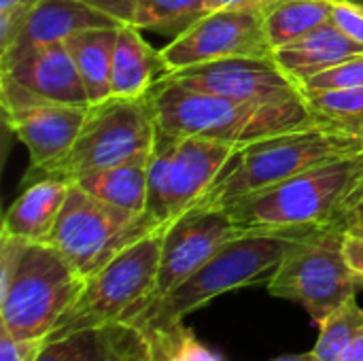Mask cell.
<instances>
[{
	"mask_svg": "<svg viewBox=\"0 0 363 361\" xmlns=\"http://www.w3.org/2000/svg\"><path fill=\"white\" fill-rule=\"evenodd\" d=\"M302 232H242L166 298L125 321L138 326L149 340L170 336L185 323L189 313L217 296L262 281L268 283L287 247Z\"/></svg>",
	"mask_w": 363,
	"mask_h": 361,
	"instance_id": "4",
	"label": "cell"
},
{
	"mask_svg": "<svg viewBox=\"0 0 363 361\" xmlns=\"http://www.w3.org/2000/svg\"><path fill=\"white\" fill-rule=\"evenodd\" d=\"M363 198V153L345 157L228 204L242 232H302L340 226Z\"/></svg>",
	"mask_w": 363,
	"mask_h": 361,
	"instance_id": "3",
	"label": "cell"
},
{
	"mask_svg": "<svg viewBox=\"0 0 363 361\" xmlns=\"http://www.w3.org/2000/svg\"><path fill=\"white\" fill-rule=\"evenodd\" d=\"M359 289L362 283L345 255L342 226L296 236L268 279L270 296L300 304L317 326Z\"/></svg>",
	"mask_w": 363,
	"mask_h": 361,
	"instance_id": "7",
	"label": "cell"
},
{
	"mask_svg": "<svg viewBox=\"0 0 363 361\" xmlns=\"http://www.w3.org/2000/svg\"><path fill=\"white\" fill-rule=\"evenodd\" d=\"M340 361H363V328L347 345V349L340 355Z\"/></svg>",
	"mask_w": 363,
	"mask_h": 361,
	"instance_id": "35",
	"label": "cell"
},
{
	"mask_svg": "<svg viewBox=\"0 0 363 361\" xmlns=\"http://www.w3.org/2000/svg\"><path fill=\"white\" fill-rule=\"evenodd\" d=\"M238 151L232 143L157 130L149 157L145 217L155 228L172 226L204 200Z\"/></svg>",
	"mask_w": 363,
	"mask_h": 361,
	"instance_id": "6",
	"label": "cell"
},
{
	"mask_svg": "<svg viewBox=\"0 0 363 361\" xmlns=\"http://www.w3.org/2000/svg\"><path fill=\"white\" fill-rule=\"evenodd\" d=\"M345 255H347L349 266L357 274V279H359L363 289V238L345 234Z\"/></svg>",
	"mask_w": 363,
	"mask_h": 361,
	"instance_id": "33",
	"label": "cell"
},
{
	"mask_svg": "<svg viewBox=\"0 0 363 361\" xmlns=\"http://www.w3.org/2000/svg\"><path fill=\"white\" fill-rule=\"evenodd\" d=\"M363 328V309L357 296L342 302L319 323V338L313 353L321 361H340L342 351Z\"/></svg>",
	"mask_w": 363,
	"mask_h": 361,
	"instance_id": "25",
	"label": "cell"
},
{
	"mask_svg": "<svg viewBox=\"0 0 363 361\" xmlns=\"http://www.w3.org/2000/svg\"><path fill=\"white\" fill-rule=\"evenodd\" d=\"M117 28L119 26L89 28V30L77 32L64 43L77 64V70L89 96V104L113 96L111 74H113Z\"/></svg>",
	"mask_w": 363,
	"mask_h": 361,
	"instance_id": "21",
	"label": "cell"
},
{
	"mask_svg": "<svg viewBox=\"0 0 363 361\" xmlns=\"http://www.w3.org/2000/svg\"><path fill=\"white\" fill-rule=\"evenodd\" d=\"M47 338H15L0 326V361H36Z\"/></svg>",
	"mask_w": 363,
	"mask_h": 361,
	"instance_id": "29",
	"label": "cell"
},
{
	"mask_svg": "<svg viewBox=\"0 0 363 361\" xmlns=\"http://www.w3.org/2000/svg\"><path fill=\"white\" fill-rule=\"evenodd\" d=\"M149 157H151V153L140 155L130 162H123L113 168L91 172V174L79 179L74 185H79L89 196H94L111 206H117V209H123V211H130L136 215H145Z\"/></svg>",
	"mask_w": 363,
	"mask_h": 361,
	"instance_id": "22",
	"label": "cell"
},
{
	"mask_svg": "<svg viewBox=\"0 0 363 361\" xmlns=\"http://www.w3.org/2000/svg\"><path fill=\"white\" fill-rule=\"evenodd\" d=\"M342 230L349 236H359L363 238V198L347 213V217L342 219Z\"/></svg>",
	"mask_w": 363,
	"mask_h": 361,
	"instance_id": "34",
	"label": "cell"
},
{
	"mask_svg": "<svg viewBox=\"0 0 363 361\" xmlns=\"http://www.w3.org/2000/svg\"><path fill=\"white\" fill-rule=\"evenodd\" d=\"M347 2H355V4H362L363 6V0H347Z\"/></svg>",
	"mask_w": 363,
	"mask_h": 361,
	"instance_id": "38",
	"label": "cell"
},
{
	"mask_svg": "<svg viewBox=\"0 0 363 361\" xmlns=\"http://www.w3.org/2000/svg\"><path fill=\"white\" fill-rule=\"evenodd\" d=\"M313 111L332 117H362L363 115V87L353 89H332L304 94Z\"/></svg>",
	"mask_w": 363,
	"mask_h": 361,
	"instance_id": "27",
	"label": "cell"
},
{
	"mask_svg": "<svg viewBox=\"0 0 363 361\" xmlns=\"http://www.w3.org/2000/svg\"><path fill=\"white\" fill-rule=\"evenodd\" d=\"M151 230L155 226L145 215L111 206L72 183L47 245L87 279Z\"/></svg>",
	"mask_w": 363,
	"mask_h": 361,
	"instance_id": "10",
	"label": "cell"
},
{
	"mask_svg": "<svg viewBox=\"0 0 363 361\" xmlns=\"http://www.w3.org/2000/svg\"><path fill=\"white\" fill-rule=\"evenodd\" d=\"M149 104L157 130L174 136H200L232 143L240 149L321 117L306 100L249 102L187 89L179 83L157 79L149 91Z\"/></svg>",
	"mask_w": 363,
	"mask_h": 361,
	"instance_id": "2",
	"label": "cell"
},
{
	"mask_svg": "<svg viewBox=\"0 0 363 361\" xmlns=\"http://www.w3.org/2000/svg\"><path fill=\"white\" fill-rule=\"evenodd\" d=\"M166 72L211 64L230 57L270 60L274 47L268 40L264 13L215 11L206 13L162 51Z\"/></svg>",
	"mask_w": 363,
	"mask_h": 361,
	"instance_id": "11",
	"label": "cell"
},
{
	"mask_svg": "<svg viewBox=\"0 0 363 361\" xmlns=\"http://www.w3.org/2000/svg\"><path fill=\"white\" fill-rule=\"evenodd\" d=\"M363 153L362 117L319 119L242 147L198 206H228L313 168Z\"/></svg>",
	"mask_w": 363,
	"mask_h": 361,
	"instance_id": "1",
	"label": "cell"
},
{
	"mask_svg": "<svg viewBox=\"0 0 363 361\" xmlns=\"http://www.w3.org/2000/svg\"><path fill=\"white\" fill-rule=\"evenodd\" d=\"M336 28H340L349 38L363 45V6L347 0H334L332 19Z\"/></svg>",
	"mask_w": 363,
	"mask_h": 361,
	"instance_id": "30",
	"label": "cell"
},
{
	"mask_svg": "<svg viewBox=\"0 0 363 361\" xmlns=\"http://www.w3.org/2000/svg\"><path fill=\"white\" fill-rule=\"evenodd\" d=\"M91 6H96L98 11L111 15L113 19H117L119 23H130L136 11V4L140 0H83Z\"/></svg>",
	"mask_w": 363,
	"mask_h": 361,
	"instance_id": "31",
	"label": "cell"
},
{
	"mask_svg": "<svg viewBox=\"0 0 363 361\" xmlns=\"http://www.w3.org/2000/svg\"><path fill=\"white\" fill-rule=\"evenodd\" d=\"M334 0H279L264 13L268 40L274 49L285 47L332 19Z\"/></svg>",
	"mask_w": 363,
	"mask_h": 361,
	"instance_id": "23",
	"label": "cell"
},
{
	"mask_svg": "<svg viewBox=\"0 0 363 361\" xmlns=\"http://www.w3.org/2000/svg\"><path fill=\"white\" fill-rule=\"evenodd\" d=\"M363 53V45L349 38L332 21L313 30L311 34L274 49L272 60L300 85L311 77L330 70L355 55Z\"/></svg>",
	"mask_w": 363,
	"mask_h": 361,
	"instance_id": "19",
	"label": "cell"
},
{
	"mask_svg": "<svg viewBox=\"0 0 363 361\" xmlns=\"http://www.w3.org/2000/svg\"><path fill=\"white\" fill-rule=\"evenodd\" d=\"M164 234L166 228L151 230L87 277L79 298L55 323L47 340L121 321L136 311L155 285Z\"/></svg>",
	"mask_w": 363,
	"mask_h": 361,
	"instance_id": "8",
	"label": "cell"
},
{
	"mask_svg": "<svg viewBox=\"0 0 363 361\" xmlns=\"http://www.w3.org/2000/svg\"><path fill=\"white\" fill-rule=\"evenodd\" d=\"M166 74L162 53L155 51L140 30L132 23H121L117 28L115 53H113V74L111 89L113 96L121 98H145Z\"/></svg>",
	"mask_w": 363,
	"mask_h": 361,
	"instance_id": "20",
	"label": "cell"
},
{
	"mask_svg": "<svg viewBox=\"0 0 363 361\" xmlns=\"http://www.w3.org/2000/svg\"><path fill=\"white\" fill-rule=\"evenodd\" d=\"M36 361H153V347L138 326L115 321L47 340Z\"/></svg>",
	"mask_w": 363,
	"mask_h": 361,
	"instance_id": "17",
	"label": "cell"
},
{
	"mask_svg": "<svg viewBox=\"0 0 363 361\" xmlns=\"http://www.w3.org/2000/svg\"><path fill=\"white\" fill-rule=\"evenodd\" d=\"M151 347H153V355L172 353L179 361H223L208 347H204L185 323L179 330H174L170 336L151 340Z\"/></svg>",
	"mask_w": 363,
	"mask_h": 361,
	"instance_id": "28",
	"label": "cell"
},
{
	"mask_svg": "<svg viewBox=\"0 0 363 361\" xmlns=\"http://www.w3.org/2000/svg\"><path fill=\"white\" fill-rule=\"evenodd\" d=\"M121 26L111 15L83 0H28V4L0 26V62L36 47L66 43L89 28Z\"/></svg>",
	"mask_w": 363,
	"mask_h": 361,
	"instance_id": "15",
	"label": "cell"
},
{
	"mask_svg": "<svg viewBox=\"0 0 363 361\" xmlns=\"http://www.w3.org/2000/svg\"><path fill=\"white\" fill-rule=\"evenodd\" d=\"M0 79L19 85L40 100L89 106V96L64 43L36 47L0 62Z\"/></svg>",
	"mask_w": 363,
	"mask_h": 361,
	"instance_id": "16",
	"label": "cell"
},
{
	"mask_svg": "<svg viewBox=\"0 0 363 361\" xmlns=\"http://www.w3.org/2000/svg\"><path fill=\"white\" fill-rule=\"evenodd\" d=\"M206 13L204 0H140L130 23L177 38Z\"/></svg>",
	"mask_w": 363,
	"mask_h": 361,
	"instance_id": "24",
	"label": "cell"
},
{
	"mask_svg": "<svg viewBox=\"0 0 363 361\" xmlns=\"http://www.w3.org/2000/svg\"><path fill=\"white\" fill-rule=\"evenodd\" d=\"M279 0H204L208 13L215 11H259L266 13Z\"/></svg>",
	"mask_w": 363,
	"mask_h": 361,
	"instance_id": "32",
	"label": "cell"
},
{
	"mask_svg": "<svg viewBox=\"0 0 363 361\" xmlns=\"http://www.w3.org/2000/svg\"><path fill=\"white\" fill-rule=\"evenodd\" d=\"M272 361H321V360L311 351V353H300V355H283V357H279V360H272Z\"/></svg>",
	"mask_w": 363,
	"mask_h": 361,
	"instance_id": "36",
	"label": "cell"
},
{
	"mask_svg": "<svg viewBox=\"0 0 363 361\" xmlns=\"http://www.w3.org/2000/svg\"><path fill=\"white\" fill-rule=\"evenodd\" d=\"M0 100L6 128L30 153V168L55 164L74 145L89 106L40 100L19 85L0 79Z\"/></svg>",
	"mask_w": 363,
	"mask_h": 361,
	"instance_id": "13",
	"label": "cell"
},
{
	"mask_svg": "<svg viewBox=\"0 0 363 361\" xmlns=\"http://www.w3.org/2000/svg\"><path fill=\"white\" fill-rule=\"evenodd\" d=\"M160 79L179 83L187 89L223 96L232 100L249 102H291L306 100L304 89L277 62L264 57H230L211 64H200L174 72H166Z\"/></svg>",
	"mask_w": 363,
	"mask_h": 361,
	"instance_id": "14",
	"label": "cell"
},
{
	"mask_svg": "<svg viewBox=\"0 0 363 361\" xmlns=\"http://www.w3.org/2000/svg\"><path fill=\"white\" fill-rule=\"evenodd\" d=\"M153 361H179L172 353H155Z\"/></svg>",
	"mask_w": 363,
	"mask_h": 361,
	"instance_id": "37",
	"label": "cell"
},
{
	"mask_svg": "<svg viewBox=\"0 0 363 361\" xmlns=\"http://www.w3.org/2000/svg\"><path fill=\"white\" fill-rule=\"evenodd\" d=\"M353 87H363V53L330 68V70H323L302 83L304 94L353 89Z\"/></svg>",
	"mask_w": 363,
	"mask_h": 361,
	"instance_id": "26",
	"label": "cell"
},
{
	"mask_svg": "<svg viewBox=\"0 0 363 361\" xmlns=\"http://www.w3.org/2000/svg\"><path fill=\"white\" fill-rule=\"evenodd\" d=\"M70 187L72 183L55 177L28 181L23 191L4 213L0 234L23 238L28 243H47Z\"/></svg>",
	"mask_w": 363,
	"mask_h": 361,
	"instance_id": "18",
	"label": "cell"
},
{
	"mask_svg": "<svg viewBox=\"0 0 363 361\" xmlns=\"http://www.w3.org/2000/svg\"><path fill=\"white\" fill-rule=\"evenodd\" d=\"M85 279L47 243H26L0 287V326L15 338H47L79 298Z\"/></svg>",
	"mask_w": 363,
	"mask_h": 361,
	"instance_id": "9",
	"label": "cell"
},
{
	"mask_svg": "<svg viewBox=\"0 0 363 361\" xmlns=\"http://www.w3.org/2000/svg\"><path fill=\"white\" fill-rule=\"evenodd\" d=\"M155 134L157 123L147 96H111L94 102L89 104L81 132L68 153L40 170H28L26 183L43 177L77 183L91 172L151 153Z\"/></svg>",
	"mask_w": 363,
	"mask_h": 361,
	"instance_id": "5",
	"label": "cell"
},
{
	"mask_svg": "<svg viewBox=\"0 0 363 361\" xmlns=\"http://www.w3.org/2000/svg\"><path fill=\"white\" fill-rule=\"evenodd\" d=\"M240 234L242 230L234 223L232 215L223 206H196L179 217L172 226L166 228L160 270L149 298L125 319L166 298L198 268H202L221 247Z\"/></svg>",
	"mask_w": 363,
	"mask_h": 361,
	"instance_id": "12",
	"label": "cell"
}]
</instances>
